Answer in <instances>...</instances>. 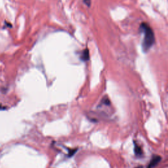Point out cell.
I'll return each instance as SVG.
<instances>
[{
	"label": "cell",
	"mask_w": 168,
	"mask_h": 168,
	"mask_svg": "<svg viewBox=\"0 0 168 168\" xmlns=\"http://www.w3.org/2000/svg\"><path fill=\"white\" fill-rule=\"evenodd\" d=\"M140 29L145 34L144 40L143 42H142V49H143L144 51L147 52L154 44V35L151 28L147 24H141Z\"/></svg>",
	"instance_id": "cell-1"
},
{
	"label": "cell",
	"mask_w": 168,
	"mask_h": 168,
	"mask_svg": "<svg viewBox=\"0 0 168 168\" xmlns=\"http://www.w3.org/2000/svg\"><path fill=\"white\" fill-rule=\"evenodd\" d=\"M161 157L159 156H154L153 157L152 159L151 160V162L149 163V166L148 167V168H153L154 167H155L157 164H158L160 160H161Z\"/></svg>",
	"instance_id": "cell-2"
},
{
	"label": "cell",
	"mask_w": 168,
	"mask_h": 168,
	"mask_svg": "<svg viewBox=\"0 0 168 168\" xmlns=\"http://www.w3.org/2000/svg\"><path fill=\"white\" fill-rule=\"evenodd\" d=\"M89 51L88 49H86L84 50L81 56V58L83 61H86L89 59Z\"/></svg>",
	"instance_id": "cell-3"
},
{
	"label": "cell",
	"mask_w": 168,
	"mask_h": 168,
	"mask_svg": "<svg viewBox=\"0 0 168 168\" xmlns=\"http://www.w3.org/2000/svg\"><path fill=\"white\" fill-rule=\"evenodd\" d=\"M135 152L137 156H141L142 154V150L137 145H135Z\"/></svg>",
	"instance_id": "cell-4"
},
{
	"label": "cell",
	"mask_w": 168,
	"mask_h": 168,
	"mask_svg": "<svg viewBox=\"0 0 168 168\" xmlns=\"http://www.w3.org/2000/svg\"><path fill=\"white\" fill-rule=\"evenodd\" d=\"M83 2H84V3H85L87 6H90L91 0H83Z\"/></svg>",
	"instance_id": "cell-5"
},
{
	"label": "cell",
	"mask_w": 168,
	"mask_h": 168,
	"mask_svg": "<svg viewBox=\"0 0 168 168\" xmlns=\"http://www.w3.org/2000/svg\"><path fill=\"white\" fill-rule=\"evenodd\" d=\"M136 168H142V166H138V167H137Z\"/></svg>",
	"instance_id": "cell-6"
},
{
	"label": "cell",
	"mask_w": 168,
	"mask_h": 168,
	"mask_svg": "<svg viewBox=\"0 0 168 168\" xmlns=\"http://www.w3.org/2000/svg\"><path fill=\"white\" fill-rule=\"evenodd\" d=\"M1 108H2V107H0V109H1Z\"/></svg>",
	"instance_id": "cell-7"
}]
</instances>
